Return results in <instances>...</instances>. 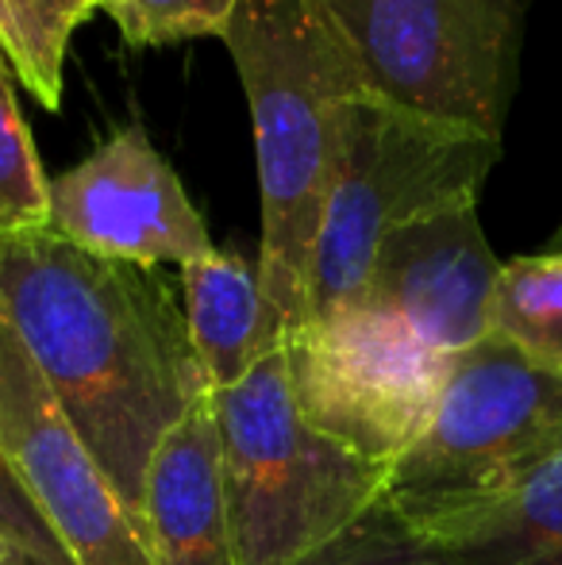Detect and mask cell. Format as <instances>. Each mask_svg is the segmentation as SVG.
Returning <instances> with one entry per match:
<instances>
[{
    "label": "cell",
    "mask_w": 562,
    "mask_h": 565,
    "mask_svg": "<svg viewBox=\"0 0 562 565\" xmlns=\"http://www.w3.org/2000/svg\"><path fill=\"white\" fill-rule=\"evenodd\" d=\"M416 535L463 565H562V450L494 504Z\"/></svg>",
    "instance_id": "obj_13"
},
{
    "label": "cell",
    "mask_w": 562,
    "mask_h": 565,
    "mask_svg": "<svg viewBox=\"0 0 562 565\" xmlns=\"http://www.w3.org/2000/svg\"><path fill=\"white\" fill-rule=\"evenodd\" d=\"M240 0H100V12L113 15L124 43L170 46L185 39H224Z\"/></svg>",
    "instance_id": "obj_18"
},
{
    "label": "cell",
    "mask_w": 562,
    "mask_h": 565,
    "mask_svg": "<svg viewBox=\"0 0 562 565\" xmlns=\"http://www.w3.org/2000/svg\"><path fill=\"white\" fill-rule=\"evenodd\" d=\"M551 246H559V250H562V227L555 231V238H551Z\"/></svg>",
    "instance_id": "obj_20"
},
{
    "label": "cell",
    "mask_w": 562,
    "mask_h": 565,
    "mask_svg": "<svg viewBox=\"0 0 562 565\" xmlns=\"http://www.w3.org/2000/svg\"><path fill=\"white\" fill-rule=\"evenodd\" d=\"M0 450L74 565H158L147 527L77 439L0 312Z\"/></svg>",
    "instance_id": "obj_8"
},
{
    "label": "cell",
    "mask_w": 562,
    "mask_h": 565,
    "mask_svg": "<svg viewBox=\"0 0 562 565\" xmlns=\"http://www.w3.org/2000/svg\"><path fill=\"white\" fill-rule=\"evenodd\" d=\"M97 8H100V4H97Z\"/></svg>",
    "instance_id": "obj_22"
},
{
    "label": "cell",
    "mask_w": 562,
    "mask_h": 565,
    "mask_svg": "<svg viewBox=\"0 0 562 565\" xmlns=\"http://www.w3.org/2000/svg\"><path fill=\"white\" fill-rule=\"evenodd\" d=\"M227 515L240 565H293L382 500L390 469L305 419L285 347L212 393Z\"/></svg>",
    "instance_id": "obj_3"
},
{
    "label": "cell",
    "mask_w": 562,
    "mask_h": 565,
    "mask_svg": "<svg viewBox=\"0 0 562 565\" xmlns=\"http://www.w3.org/2000/svg\"><path fill=\"white\" fill-rule=\"evenodd\" d=\"M370 93L505 139L520 66V0H324Z\"/></svg>",
    "instance_id": "obj_6"
},
{
    "label": "cell",
    "mask_w": 562,
    "mask_h": 565,
    "mask_svg": "<svg viewBox=\"0 0 562 565\" xmlns=\"http://www.w3.org/2000/svg\"><path fill=\"white\" fill-rule=\"evenodd\" d=\"M501 266L478 224V204H450L382 238L362 305L397 316L439 354H463L494 335Z\"/></svg>",
    "instance_id": "obj_10"
},
{
    "label": "cell",
    "mask_w": 562,
    "mask_h": 565,
    "mask_svg": "<svg viewBox=\"0 0 562 565\" xmlns=\"http://www.w3.org/2000/svg\"><path fill=\"white\" fill-rule=\"evenodd\" d=\"M562 450V377L489 335L450 358L432 419L385 477L382 504L413 531L512 492Z\"/></svg>",
    "instance_id": "obj_5"
},
{
    "label": "cell",
    "mask_w": 562,
    "mask_h": 565,
    "mask_svg": "<svg viewBox=\"0 0 562 565\" xmlns=\"http://www.w3.org/2000/svg\"><path fill=\"white\" fill-rule=\"evenodd\" d=\"M189 339L201 358L209 393L232 388L263 358L285 347V328L271 308L258 262L235 250H212L181 269Z\"/></svg>",
    "instance_id": "obj_12"
},
{
    "label": "cell",
    "mask_w": 562,
    "mask_h": 565,
    "mask_svg": "<svg viewBox=\"0 0 562 565\" xmlns=\"http://www.w3.org/2000/svg\"><path fill=\"white\" fill-rule=\"evenodd\" d=\"M97 4H100V0H97Z\"/></svg>",
    "instance_id": "obj_21"
},
{
    "label": "cell",
    "mask_w": 562,
    "mask_h": 565,
    "mask_svg": "<svg viewBox=\"0 0 562 565\" xmlns=\"http://www.w3.org/2000/svg\"><path fill=\"white\" fill-rule=\"evenodd\" d=\"M293 565H463L439 546L416 535L405 520L390 512L378 500L362 520H354L347 531H339L320 551L305 554Z\"/></svg>",
    "instance_id": "obj_17"
},
{
    "label": "cell",
    "mask_w": 562,
    "mask_h": 565,
    "mask_svg": "<svg viewBox=\"0 0 562 565\" xmlns=\"http://www.w3.org/2000/svg\"><path fill=\"white\" fill-rule=\"evenodd\" d=\"M224 43L255 124L263 193L258 277L289 339L308 323L347 108L367 93V82L324 0H240Z\"/></svg>",
    "instance_id": "obj_2"
},
{
    "label": "cell",
    "mask_w": 562,
    "mask_h": 565,
    "mask_svg": "<svg viewBox=\"0 0 562 565\" xmlns=\"http://www.w3.org/2000/svg\"><path fill=\"white\" fill-rule=\"evenodd\" d=\"M51 231L100 258L150 269H185L216 250L142 124L116 127L93 154L51 178Z\"/></svg>",
    "instance_id": "obj_9"
},
{
    "label": "cell",
    "mask_w": 562,
    "mask_h": 565,
    "mask_svg": "<svg viewBox=\"0 0 562 565\" xmlns=\"http://www.w3.org/2000/svg\"><path fill=\"white\" fill-rule=\"evenodd\" d=\"M51 227V178L15 105L12 70L0 58V235Z\"/></svg>",
    "instance_id": "obj_16"
},
{
    "label": "cell",
    "mask_w": 562,
    "mask_h": 565,
    "mask_svg": "<svg viewBox=\"0 0 562 565\" xmlns=\"http://www.w3.org/2000/svg\"><path fill=\"white\" fill-rule=\"evenodd\" d=\"M0 312L142 523L150 454L212 396L185 300L158 269L100 258L35 227L0 235Z\"/></svg>",
    "instance_id": "obj_1"
},
{
    "label": "cell",
    "mask_w": 562,
    "mask_h": 565,
    "mask_svg": "<svg viewBox=\"0 0 562 565\" xmlns=\"http://www.w3.org/2000/svg\"><path fill=\"white\" fill-rule=\"evenodd\" d=\"M501 142L359 93L324 212L308 292V323L362 305L378 246L390 231L450 204H478ZM305 323V328H308Z\"/></svg>",
    "instance_id": "obj_4"
},
{
    "label": "cell",
    "mask_w": 562,
    "mask_h": 565,
    "mask_svg": "<svg viewBox=\"0 0 562 565\" xmlns=\"http://www.w3.org/2000/svg\"><path fill=\"white\" fill-rule=\"evenodd\" d=\"M97 0H0V58L43 108H62L66 51Z\"/></svg>",
    "instance_id": "obj_15"
},
{
    "label": "cell",
    "mask_w": 562,
    "mask_h": 565,
    "mask_svg": "<svg viewBox=\"0 0 562 565\" xmlns=\"http://www.w3.org/2000/svg\"><path fill=\"white\" fill-rule=\"evenodd\" d=\"M0 565H74L0 450Z\"/></svg>",
    "instance_id": "obj_19"
},
{
    "label": "cell",
    "mask_w": 562,
    "mask_h": 565,
    "mask_svg": "<svg viewBox=\"0 0 562 565\" xmlns=\"http://www.w3.org/2000/svg\"><path fill=\"white\" fill-rule=\"evenodd\" d=\"M450 358L370 305L285 339L289 381L308 424L385 469L421 439Z\"/></svg>",
    "instance_id": "obj_7"
},
{
    "label": "cell",
    "mask_w": 562,
    "mask_h": 565,
    "mask_svg": "<svg viewBox=\"0 0 562 565\" xmlns=\"http://www.w3.org/2000/svg\"><path fill=\"white\" fill-rule=\"evenodd\" d=\"M142 523L158 565H240L212 396L197 401L150 454Z\"/></svg>",
    "instance_id": "obj_11"
},
{
    "label": "cell",
    "mask_w": 562,
    "mask_h": 565,
    "mask_svg": "<svg viewBox=\"0 0 562 565\" xmlns=\"http://www.w3.org/2000/svg\"><path fill=\"white\" fill-rule=\"evenodd\" d=\"M494 335L532 365L562 377V250L520 254L505 262L494 292Z\"/></svg>",
    "instance_id": "obj_14"
}]
</instances>
